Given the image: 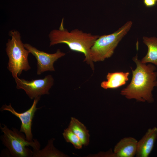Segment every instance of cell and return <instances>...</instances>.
Here are the masks:
<instances>
[{"instance_id":"3957f363","label":"cell","mask_w":157,"mask_h":157,"mask_svg":"<svg viewBox=\"0 0 157 157\" xmlns=\"http://www.w3.org/2000/svg\"><path fill=\"white\" fill-rule=\"evenodd\" d=\"M9 34L11 38L8 39L6 45V51L8 58L7 67L15 79L23 71L31 69L28 60L30 53L25 47L19 31L12 30Z\"/></svg>"},{"instance_id":"2e32d148","label":"cell","mask_w":157,"mask_h":157,"mask_svg":"<svg viewBox=\"0 0 157 157\" xmlns=\"http://www.w3.org/2000/svg\"><path fill=\"white\" fill-rule=\"evenodd\" d=\"M97 156L101 157H114L113 152L111 150L106 152H101Z\"/></svg>"},{"instance_id":"5b68a950","label":"cell","mask_w":157,"mask_h":157,"mask_svg":"<svg viewBox=\"0 0 157 157\" xmlns=\"http://www.w3.org/2000/svg\"><path fill=\"white\" fill-rule=\"evenodd\" d=\"M132 24V21H128L114 33L99 36L90 50L92 61H103L111 57L119 42L130 29Z\"/></svg>"},{"instance_id":"8992f818","label":"cell","mask_w":157,"mask_h":157,"mask_svg":"<svg viewBox=\"0 0 157 157\" xmlns=\"http://www.w3.org/2000/svg\"><path fill=\"white\" fill-rule=\"evenodd\" d=\"M17 89H23L31 99L49 94V90L54 83V79L51 75L45 76L42 79L26 80L17 77L15 79Z\"/></svg>"},{"instance_id":"9a60e30c","label":"cell","mask_w":157,"mask_h":157,"mask_svg":"<svg viewBox=\"0 0 157 157\" xmlns=\"http://www.w3.org/2000/svg\"><path fill=\"white\" fill-rule=\"evenodd\" d=\"M63 135L66 141L72 144L76 149H80L82 148L83 144L81 141L69 128L64 129Z\"/></svg>"},{"instance_id":"ac0fdd59","label":"cell","mask_w":157,"mask_h":157,"mask_svg":"<svg viewBox=\"0 0 157 157\" xmlns=\"http://www.w3.org/2000/svg\"><path fill=\"white\" fill-rule=\"evenodd\" d=\"M155 0L156 2L157 1V0Z\"/></svg>"},{"instance_id":"30bf717a","label":"cell","mask_w":157,"mask_h":157,"mask_svg":"<svg viewBox=\"0 0 157 157\" xmlns=\"http://www.w3.org/2000/svg\"><path fill=\"white\" fill-rule=\"evenodd\" d=\"M138 141L132 137H124L115 146L114 157H133L136 156Z\"/></svg>"},{"instance_id":"7a4b0ae2","label":"cell","mask_w":157,"mask_h":157,"mask_svg":"<svg viewBox=\"0 0 157 157\" xmlns=\"http://www.w3.org/2000/svg\"><path fill=\"white\" fill-rule=\"evenodd\" d=\"M99 36L78 29L69 31L64 27L63 18L58 28L53 30L49 35V46L61 43L67 44L71 50L83 54L85 57L84 61L94 70L93 62L90 56V50Z\"/></svg>"},{"instance_id":"52a82bcc","label":"cell","mask_w":157,"mask_h":157,"mask_svg":"<svg viewBox=\"0 0 157 157\" xmlns=\"http://www.w3.org/2000/svg\"><path fill=\"white\" fill-rule=\"evenodd\" d=\"M24 45L26 49L35 57L37 60V74L38 75L47 71H54V63L65 54L59 49H58L54 53H49L39 50L29 44L25 43Z\"/></svg>"},{"instance_id":"e0dca14e","label":"cell","mask_w":157,"mask_h":157,"mask_svg":"<svg viewBox=\"0 0 157 157\" xmlns=\"http://www.w3.org/2000/svg\"><path fill=\"white\" fill-rule=\"evenodd\" d=\"M145 5L147 7H151L155 6L156 1L154 0H143Z\"/></svg>"},{"instance_id":"8fae6325","label":"cell","mask_w":157,"mask_h":157,"mask_svg":"<svg viewBox=\"0 0 157 157\" xmlns=\"http://www.w3.org/2000/svg\"><path fill=\"white\" fill-rule=\"evenodd\" d=\"M129 72H108L106 76L107 80L102 81L101 86L105 89L118 88L126 84L129 80Z\"/></svg>"},{"instance_id":"6da1fadb","label":"cell","mask_w":157,"mask_h":157,"mask_svg":"<svg viewBox=\"0 0 157 157\" xmlns=\"http://www.w3.org/2000/svg\"><path fill=\"white\" fill-rule=\"evenodd\" d=\"M133 60L135 63V70L131 68L132 78L130 83L120 92L121 94L128 99H135L137 101L153 103L152 94L157 86V72L155 65L142 63L137 54Z\"/></svg>"},{"instance_id":"4fadbf2b","label":"cell","mask_w":157,"mask_h":157,"mask_svg":"<svg viewBox=\"0 0 157 157\" xmlns=\"http://www.w3.org/2000/svg\"><path fill=\"white\" fill-rule=\"evenodd\" d=\"M68 128L78 136L83 145H88L90 137L89 131L82 123L75 118L72 117Z\"/></svg>"},{"instance_id":"7c38bea8","label":"cell","mask_w":157,"mask_h":157,"mask_svg":"<svg viewBox=\"0 0 157 157\" xmlns=\"http://www.w3.org/2000/svg\"><path fill=\"white\" fill-rule=\"evenodd\" d=\"M142 39L144 43L147 47L148 51L141 61L143 63H149L157 66V38L144 36Z\"/></svg>"},{"instance_id":"277c9868","label":"cell","mask_w":157,"mask_h":157,"mask_svg":"<svg viewBox=\"0 0 157 157\" xmlns=\"http://www.w3.org/2000/svg\"><path fill=\"white\" fill-rule=\"evenodd\" d=\"M0 126L1 131L3 134L1 138L3 144L6 147L11 156L14 157H33V151L28 147H32L33 149H40V144L36 139L33 142L28 141L25 135L20 132L15 128L11 129L4 124Z\"/></svg>"},{"instance_id":"ba28073f","label":"cell","mask_w":157,"mask_h":157,"mask_svg":"<svg viewBox=\"0 0 157 157\" xmlns=\"http://www.w3.org/2000/svg\"><path fill=\"white\" fill-rule=\"evenodd\" d=\"M40 97L34 99L33 103L31 107L26 111L23 113L17 112L12 107L11 104L9 105L4 104L0 108V111H7L18 117L21 122L19 131L24 133L27 140L29 142L33 141L31 127L33 119L35 112L41 108H37L36 105L40 99Z\"/></svg>"},{"instance_id":"9c48e42d","label":"cell","mask_w":157,"mask_h":157,"mask_svg":"<svg viewBox=\"0 0 157 157\" xmlns=\"http://www.w3.org/2000/svg\"><path fill=\"white\" fill-rule=\"evenodd\" d=\"M157 138V127L148 129L144 135L138 141L137 157H148L154 147Z\"/></svg>"},{"instance_id":"5bb4252c","label":"cell","mask_w":157,"mask_h":157,"mask_svg":"<svg viewBox=\"0 0 157 157\" xmlns=\"http://www.w3.org/2000/svg\"><path fill=\"white\" fill-rule=\"evenodd\" d=\"M54 138H51L48 141L47 145L40 150L33 149V157H65L67 155L59 151L54 146Z\"/></svg>"}]
</instances>
